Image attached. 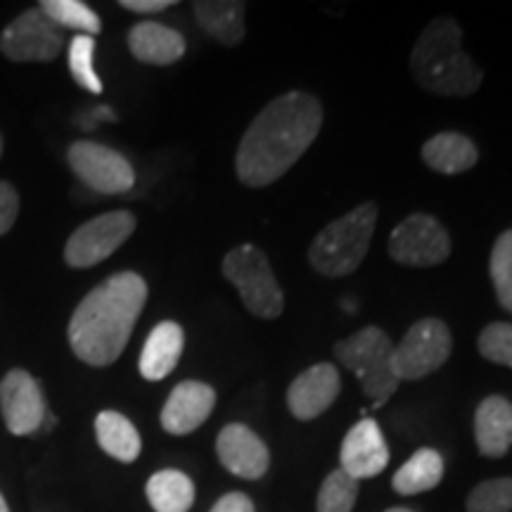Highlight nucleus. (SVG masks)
Returning <instances> with one entry per match:
<instances>
[{
	"label": "nucleus",
	"mask_w": 512,
	"mask_h": 512,
	"mask_svg": "<svg viewBox=\"0 0 512 512\" xmlns=\"http://www.w3.org/2000/svg\"><path fill=\"white\" fill-rule=\"evenodd\" d=\"M323 105L316 95L290 91L256 114L240 140L235 171L249 188H266L283 178L318 138Z\"/></svg>",
	"instance_id": "obj_1"
},
{
	"label": "nucleus",
	"mask_w": 512,
	"mask_h": 512,
	"mask_svg": "<svg viewBox=\"0 0 512 512\" xmlns=\"http://www.w3.org/2000/svg\"><path fill=\"white\" fill-rule=\"evenodd\" d=\"M147 302V283L138 273L110 275L93 287L69 320V347L86 366H112L124 354Z\"/></svg>",
	"instance_id": "obj_2"
},
{
	"label": "nucleus",
	"mask_w": 512,
	"mask_h": 512,
	"mask_svg": "<svg viewBox=\"0 0 512 512\" xmlns=\"http://www.w3.org/2000/svg\"><path fill=\"white\" fill-rule=\"evenodd\" d=\"M411 72L418 86L444 98H465L484 81L482 69L463 50V29L451 17L427 24L413 46Z\"/></svg>",
	"instance_id": "obj_3"
},
{
	"label": "nucleus",
	"mask_w": 512,
	"mask_h": 512,
	"mask_svg": "<svg viewBox=\"0 0 512 512\" xmlns=\"http://www.w3.org/2000/svg\"><path fill=\"white\" fill-rule=\"evenodd\" d=\"M377 226V204H358L318 233L309 249V261L320 275L344 278L366 259Z\"/></svg>",
	"instance_id": "obj_4"
},
{
	"label": "nucleus",
	"mask_w": 512,
	"mask_h": 512,
	"mask_svg": "<svg viewBox=\"0 0 512 512\" xmlns=\"http://www.w3.org/2000/svg\"><path fill=\"white\" fill-rule=\"evenodd\" d=\"M332 351L337 361L358 377L363 394L375 403V408L384 406L399 389L401 380L394 373V344L382 328L368 325L356 335L339 339Z\"/></svg>",
	"instance_id": "obj_5"
},
{
	"label": "nucleus",
	"mask_w": 512,
	"mask_h": 512,
	"mask_svg": "<svg viewBox=\"0 0 512 512\" xmlns=\"http://www.w3.org/2000/svg\"><path fill=\"white\" fill-rule=\"evenodd\" d=\"M223 278L238 287L242 304L256 318L273 320L285 309V294L268 256L256 245H240L223 256Z\"/></svg>",
	"instance_id": "obj_6"
},
{
	"label": "nucleus",
	"mask_w": 512,
	"mask_h": 512,
	"mask_svg": "<svg viewBox=\"0 0 512 512\" xmlns=\"http://www.w3.org/2000/svg\"><path fill=\"white\" fill-rule=\"evenodd\" d=\"M451 351L453 337L444 320L422 318L394 347V373L399 380H422L444 366Z\"/></svg>",
	"instance_id": "obj_7"
},
{
	"label": "nucleus",
	"mask_w": 512,
	"mask_h": 512,
	"mask_svg": "<svg viewBox=\"0 0 512 512\" xmlns=\"http://www.w3.org/2000/svg\"><path fill=\"white\" fill-rule=\"evenodd\" d=\"M136 230V216L131 211H107L86 221L69 235L64 245V261L72 268H91L102 264L117 252Z\"/></svg>",
	"instance_id": "obj_8"
},
{
	"label": "nucleus",
	"mask_w": 512,
	"mask_h": 512,
	"mask_svg": "<svg viewBox=\"0 0 512 512\" xmlns=\"http://www.w3.org/2000/svg\"><path fill=\"white\" fill-rule=\"evenodd\" d=\"M67 162L74 176L100 195H124L136 185V171L131 162L102 143L79 140L69 147Z\"/></svg>",
	"instance_id": "obj_9"
},
{
	"label": "nucleus",
	"mask_w": 512,
	"mask_h": 512,
	"mask_svg": "<svg viewBox=\"0 0 512 512\" xmlns=\"http://www.w3.org/2000/svg\"><path fill=\"white\" fill-rule=\"evenodd\" d=\"M389 256L403 266H439L451 256V238L434 216L411 214L389 235Z\"/></svg>",
	"instance_id": "obj_10"
},
{
	"label": "nucleus",
	"mask_w": 512,
	"mask_h": 512,
	"mask_svg": "<svg viewBox=\"0 0 512 512\" xmlns=\"http://www.w3.org/2000/svg\"><path fill=\"white\" fill-rule=\"evenodd\" d=\"M64 46V31L41 8L22 12L0 34V53L12 62H53Z\"/></svg>",
	"instance_id": "obj_11"
},
{
	"label": "nucleus",
	"mask_w": 512,
	"mask_h": 512,
	"mask_svg": "<svg viewBox=\"0 0 512 512\" xmlns=\"http://www.w3.org/2000/svg\"><path fill=\"white\" fill-rule=\"evenodd\" d=\"M0 411L15 437H29L41 430L48 418V408L36 377L24 368H12L0 380Z\"/></svg>",
	"instance_id": "obj_12"
},
{
	"label": "nucleus",
	"mask_w": 512,
	"mask_h": 512,
	"mask_svg": "<svg viewBox=\"0 0 512 512\" xmlns=\"http://www.w3.org/2000/svg\"><path fill=\"white\" fill-rule=\"evenodd\" d=\"M216 453L230 475L240 479H261L271 465V453L264 439L242 422H230L216 439Z\"/></svg>",
	"instance_id": "obj_13"
},
{
	"label": "nucleus",
	"mask_w": 512,
	"mask_h": 512,
	"mask_svg": "<svg viewBox=\"0 0 512 512\" xmlns=\"http://www.w3.org/2000/svg\"><path fill=\"white\" fill-rule=\"evenodd\" d=\"M339 460H342V470L358 482L377 477L389 465V446L373 418H363L351 427L342 441Z\"/></svg>",
	"instance_id": "obj_14"
},
{
	"label": "nucleus",
	"mask_w": 512,
	"mask_h": 512,
	"mask_svg": "<svg viewBox=\"0 0 512 512\" xmlns=\"http://www.w3.org/2000/svg\"><path fill=\"white\" fill-rule=\"evenodd\" d=\"M339 370L332 363H318L294 377L287 389V408L297 420H313L323 415L339 396Z\"/></svg>",
	"instance_id": "obj_15"
},
{
	"label": "nucleus",
	"mask_w": 512,
	"mask_h": 512,
	"mask_svg": "<svg viewBox=\"0 0 512 512\" xmlns=\"http://www.w3.org/2000/svg\"><path fill=\"white\" fill-rule=\"evenodd\" d=\"M216 406V389L211 384L185 380L176 384L174 392L169 394L162 408V427L169 434L183 437L200 430L209 420L211 411Z\"/></svg>",
	"instance_id": "obj_16"
},
{
	"label": "nucleus",
	"mask_w": 512,
	"mask_h": 512,
	"mask_svg": "<svg viewBox=\"0 0 512 512\" xmlns=\"http://www.w3.org/2000/svg\"><path fill=\"white\" fill-rule=\"evenodd\" d=\"M475 441L486 458H503L512 446V403L505 396H486L475 413Z\"/></svg>",
	"instance_id": "obj_17"
},
{
	"label": "nucleus",
	"mask_w": 512,
	"mask_h": 512,
	"mask_svg": "<svg viewBox=\"0 0 512 512\" xmlns=\"http://www.w3.org/2000/svg\"><path fill=\"white\" fill-rule=\"evenodd\" d=\"M185 347L183 328L174 320H164L150 332L140 351L138 370L145 380L159 382L171 375V370L178 366Z\"/></svg>",
	"instance_id": "obj_18"
},
{
	"label": "nucleus",
	"mask_w": 512,
	"mask_h": 512,
	"mask_svg": "<svg viewBox=\"0 0 512 512\" xmlns=\"http://www.w3.org/2000/svg\"><path fill=\"white\" fill-rule=\"evenodd\" d=\"M128 50L138 62L166 67L185 55V38L166 24L140 22L128 31Z\"/></svg>",
	"instance_id": "obj_19"
},
{
	"label": "nucleus",
	"mask_w": 512,
	"mask_h": 512,
	"mask_svg": "<svg viewBox=\"0 0 512 512\" xmlns=\"http://www.w3.org/2000/svg\"><path fill=\"white\" fill-rule=\"evenodd\" d=\"M422 162L432 171L446 176H456L470 171L479 162V150L475 140L463 136V133L446 131L427 140L422 145Z\"/></svg>",
	"instance_id": "obj_20"
},
{
	"label": "nucleus",
	"mask_w": 512,
	"mask_h": 512,
	"mask_svg": "<svg viewBox=\"0 0 512 512\" xmlns=\"http://www.w3.org/2000/svg\"><path fill=\"white\" fill-rule=\"evenodd\" d=\"M245 3L240 0H200L192 5L197 24L221 46H238L245 38Z\"/></svg>",
	"instance_id": "obj_21"
},
{
	"label": "nucleus",
	"mask_w": 512,
	"mask_h": 512,
	"mask_svg": "<svg viewBox=\"0 0 512 512\" xmlns=\"http://www.w3.org/2000/svg\"><path fill=\"white\" fill-rule=\"evenodd\" d=\"M95 439L102 451L119 463H133L143 451L136 425L117 411H102L95 418Z\"/></svg>",
	"instance_id": "obj_22"
},
{
	"label": "nucleus",
	"mask_w": 512,
	"mask_h": 512,
	"mask_svg": "<svg viewBox=\"0 0 512 512\" xmlns=\"http://www.w3.org/2000/svg\"><path fill=\"white\" fill-rule=\"evenodd\" d=\"M444 479V458L434 448H420L403 463L392 477V486L399 496H418L432 491Z\"/></svg>",
	"instance_id": "obj_23"
},
{
	"label": "nucleus",
	"mask_w": 512,
	"mask_h": 512,
	"mask_svg": "<svg viewBox=\"0 0 512 512\" xmlns=\"http://www.w3.org/2000/svg\"><path fill=\"white\" fill-rule=\"evenodd\" d=\"M145 494L155 512H188L195 503V484L181 470H159L147 479Z\"/></svg>",
	"instance_id": "obj_24"
},
{
	"label": "nucleus",
	"mask_w": 512,
	"mask_h": 512,
	"mask_svg": "<svg viewBox=\"0 0 512 512\" xmlns=\"http://www.w3.org/2000/svg\"><path fill=\"white\" fill-rule=\"evenodd\" d=\"M38 8L46 12L62 31L74 29L79 31V34L93 38L102 31L100 17L95 15V10L88 8L86 3H81V0H43Z\"/></svg>",
	"instance_id": "obj_25"
},
{
	"label": "nucleus",
	"mask_w": 512,
	"mask_h": 512,
	"mask_svg": "<svg viewBox=\"0 0 512 512\" xmlns=\"http://www.w3.org/2000/svg\"><path fill=\"white\" fill-rule=\"evenodd\" d=\"M358 498V479L339 467L323 479L318 491L316 512H351Z\"/></svg>",
	"instance_id": "obj_26"
},
{
	"label": "nucleus",
	"mask_w": 512,
	"mask_h": 512,
	"mask_svg": "<svg viewBox=\"0 0 512 512\" xmlns=\"http://www.w3.org/2000/svg\"><path fill=\"white\" fill-rule=\"evenodd\" d=\"M489 273L498 304L512 313V230H505L496 238L494 249H491Z\"/></svg>",
	"instance_id": "obj_27"
},
{
	"label": "nucleus",
	"mask_w": 512,
	"mask_h": 512,
	"mask_svg": "<svg viewBox=\"0 0 512 512\" xmlns=\"http://www.w3.org/2000/svg\"><path fill=\"white\" fill-rule=\"evenodd\" d=\"M95 57V38L86 34H76L69 43V72H72L74 81L88 93L100 95L102 81L93 67Z\"/></svg>",
	"instance_id": "obj_28"
},
{
	"label": "nucleus",
	"mask_w": 512,
	"mask_h": 512,
	"mask_svg": "<svg viewBox=\"0 0 512 512\" xmlns=\"http://www.w3.org/2000/svg\"><path fill=\"white\" fill-rule=\"evenodd\" d=\"M467 512H512V477L486 479L470 491Z\"/></svg>",
	"instance_id": "obj_29"
},
{
	"label": "nucleus",
	"mask_w": 512,
	"mask_h": 512,
	"mask_svg": "<svg viewBox=\"0 0 512 512\" xmlns=\"http://www.w3.org/2000/svg\"><path fill=\"white\" fill-rule=\"evenodd\" d=\"M477 349L486 361L512 368V323H491L479 332Z\"/></svg>",
	"instance_id": "obj_30"
},
{
	"label": "nucleus",
	"mask_w": 512,
	"mask_h": 512,
	"mask_svg": "<svg viewBox=\"0 0 512 512\" xmlns=\"http://www.w3.org/2000/svg\"><path fill=\"white\" fill-rule=\"evenodd\" d=\"M19 216V195L10 183L0 181V235L10 233Z\"/></svg>",
	"instance_id": "obj_31"
},
{
	"label": "nucleus",
	"mask_w": 512,
	"mask_h": 512,
	"mask_svg": "<svg viewBox=\"0 0 512 512\" xmlns=\"http://www.w3.org/2000/svg\"><path fill=\"white\" fill-rule=\"evenodd\" d=\"M209 512H256V508L252 498L247 494H242V491H230V494L221 496Z\"/></svg>",
	"instance_id": "obj_32"
},
{
	"label": "nucleus",
	"mask_w": 512,
	"mask_h": 512,
	"mask_svg": "<svg viewBox=\"0 0 512 512\" xmlns=\"http://www.w3.org/2000/svg\"><path fill=\"white\" fill-rule=\"evenodd\" d=\"M121 8L128 12H138V15H155L174 5V0H121Z\"/></svg>",
	"instance_id": "obj_33"
},
{
	"label": "nucleus",
	"mask_w": 512,
	"mask_h": 512,
	"mask_svg": "<svg viewBox=\"0 0 512 512\" xmlns=\"http://www.w3.org/2000/svg\"><path fill=\"white\" fill-rule=\"evenodd\" d=\"M0 512H10L8 503H5V498H3V494H0Z\"/></svg>",
	"instance_id": "obj_34"
},
{
	"label": "nucleus",
	"mask_w": 512,
	"mask_h": 512,
	"mask_svg": "<svg viewBox=\"0 0 512 512\" xmlns=\"http://www.w3.org/2000/svg\"><path fill=\"white\" fill-rule=\"evenodd\" d=\"M384 512H413L411 508H389V510H384Z\"/></svg>",
	"instance_id": "obj_35"
},
{
	"label": "nucleus",
	"mask_w": 512,
	"mask_h": 512,
	"mask_svg": "<svg viewBox=\"0 0 512 512\" xmlns=\"http://www.w3.org/2000/svg\"><path fill=\"white\" fill-rule=\"evenodd\" d=\"M0 157H3V136H0Z\"/></svg>",
	"instance_id": "obj_36"
}]
</instances>
